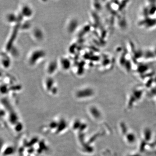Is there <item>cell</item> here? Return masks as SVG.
Masks as SVG:
<instances>
[{
  "instance_id": "cell-2",
  "label": "cell",
  "mask_w": 156,
  "mask_h": 156,
  "mask_svg": "<svg viewBox=\"0 0 156 156\" xmlns=\"http://www.w3.org/2000/svg\"><path fill=\"white\" fill-rule=\"evenodd\" d=\"M4 142H3V140L0 138V151L2 149L3 145H4Z\"/></svg>"
},
{
  "instance_id": "cell-1",
  "label": "cell",
  "mask_w": 156,
  "mask_h": 156,
  "mask_svg": "<svg viewBox=\"0 0 156 156\" xmlns=\"http://www.w3.org/2000/svg\"><path fill=\"white\" fill-rule=\"evenodd\" d=\"M14 152V148L12 146H9L6 148L3 153L4 156H9L13 154Z\"/></svg>"
}]
</instances>
